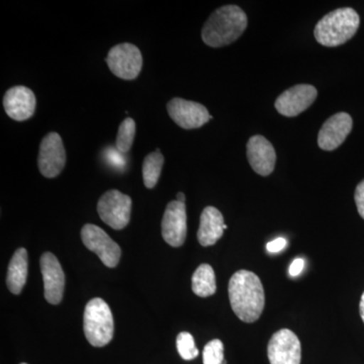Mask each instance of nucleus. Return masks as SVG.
Masks as SVG:
<instances>
[{"mask_svg": "<svg viewBox=\"0 0 364 364\" xmlns=\"http://www.w3.org/2000/svg\"><path fill=\"white\" fill-rule=\"evenodd\" d=\"M318 97L315 86L298 85L289 88L277 97L274 107L282 116L294 117L305 112Z\"/></svg>", "mask_w": 364, "mask_h": 364, "instance_id": "12", "label": "nucleus"}, {"mask_svg": "<svg viewBox=\"0 0 364 364\" xmlns=\"http://www.w3.org/2000/svg\"><path fill=\"white\" fill-rule=\"evenodd\" d=\"M166 107L172 121L186 130L202 128L213 119L205 105L183 98H172Z\"/></svg>", "mask_w": 364, "mask_h": 364, "instance_id": "9", "label": "nucleus"}, {"mask_svg": "<svg viewBox=\"0 0 364 364\" xmlns=\"http://www.w3.org/2000/svg\"><path fill=\"white\" fill-rule=\"evenodd\" d=\"M86 339L92 346L104 347L114 337V318L109 305L100 298L88 301L83 316Z\"/></svg>", "mask_w": 364, "mask_h": 364, "instance_id": "4", "label": "nucleus"}, {"mask_svg": "<svg viewBox=\"0 0 364 364\" xmlns=\"http://www.w3.org/2000/svg\"><path fill=\"white\" fill-rule=\"evenodd\" d=\"M222 364H227V361L226 360L223 361Z\"/></svg>", "mask_w": 364, "mask_h": 364, "instance_id": "30", "label": "nucleus"}, {"mask_svg": "<svg viewBox=\"0 0 364 364\" xmlns=\"http://www.w3.org/2000/svg\"><path fill=\"white\" fill-rule=\"evenodd\" d=\"M304 267H305V260L303 258H296L289 267V275L293 277H298L303 272Z\"/></svg>", "mask_w": 364, "mask_h": 364, "instance_id": "26", "label": "nucleus"}, {"mask_svg": "<svg viewBox=\"0 0 364 364\" xmlns=\"http://www.w3.org/2000/svg\"><path fill=\"white\" fill-rule=\"evenodd\" d=\"M162 236L172 247H181L188 234V215L186 203L172 200L167 205L162 219Z\"/></svg>", "mask_w": 364, "mask_h": 364, "instance_id": "11", "label": "nucleus"}, {"mask_svg": "<svg viewBox=\"0 0 364 364\" xmlns=\"http://www.w3.org/2000/svg\"><path fill=\"white\" fill-rule=\"evenodd\" d=\"M40 265L44 280L45 299L51 305H58L63 299L65 289V274L61 264L54 254L46 252L41 257Z\"/></svg>", "mask_w": 364, "mask_h": 364, "instance_id": "13", "label": "nucleus"}, {"mask_svg": "<svg viewBox=\"0 0 364 364\" xmlns=\"http://www.w3.org/2000/svg\"><path fill=\"white\" fill-rule=\"evenodd\" d=\"M163 165H164V156L160 152V149H156L155 152L150 153L145 157L142 172L146 188H155L161 176Z\"/></svg>", "mask_w": 364, "mask_h": 364, "instance_id": "20", "label": "nucleus"}, {"mask_svg": "<svg viewBox=\"0 0 364 364\" xmlns=\"http://www.w3.org/2000/svg\"><path fill=\"white\" fill-rule=\"evenodd\" d=\"M224 229H225V230H227V229H228V226H227V225H226V224H225Z\"/></svg>", "mask_w": 364, "mask_h": 364, "instance_id": "29", "label": "nucleus"}, {"mask_svg": "<svg viewBox=\"0 0 364 364\" xmlns=\"http://www.w3.org/2000/svg\"><path fill=\"white\" fill-rule=\"evenodd\" d=\"M100 219L114 230H123L131 219L132 198L117 189L107 191L97 203Z\"/></svg>", "mask_w": 364, "mask_h": 364, "instance_id": "6", "label": "nucleus"}, {"mask_svg": "<svg viewBox=\"0 0 364 364\" xmlns=\"http://www.w3.org/2000/svg\"><path fill=\"white\" fill-rule=\"evenodd\" d=\"M267 355L270 364H301V346L298 336L289 329L275 332L268 343Z\"/></svg>", "mask_w": 364, "mask_h": 364, "instance_id": "10", "label": "nucleus"}, {"mask_svg": "<svg viewBox=\"0 0 364 364\" xmlns=\"http://www.w3.org/2000/svg\"><path fill=\"white\" fill-rule=\"evenodd\" d=\"M229 299L235 315L245 323H254L264 310L265 294L259 277L252 272L239 270L229 282Z\"/></svg>", "mask_w": 364, "mask_h": 364, "instance_id": "1", "label": "nucleus"}, {"mask_svg": "<svg viewBox=\"0 0 364 364\" xmlns=\"http://www.w3.org/2000/svg\"><path fill=\"white\" fill-rule=\"evenodd\" d=\"M247 25V16L243 9L233 4L224 6L210 14L205 21L202 39L208 47H225L238 40Z\"/></svg>", "mask_w": 364, "mask_h": 364, "instance_id": "2", "label": "nucleus"}, {"mask_svg": "<svg viewBox=\"0 0 364 364\" xmlns=\"http://www.w3.org/2000/svg\"><path fill=\"white\" fill-rule=\"evenodd\" d=\"M287 242L284 238H277L275 240L268 242L267 249L268 252L277 253L287 247Z\"/></svg>", "mask_w": 364, "mask_h": 364, "instance_id": "25", "label": "nucleus"}, {"mask_svg": "<svg viewBox=\"0 0 364 364\" xmlns=\"http://www.w3.org/2000/svg\"><path fill=\"white\" fill-rule=\"evenodd\" d=\"M203 364H222L224 359V344L220 339L208 342L203 349Z\"/></svg>", "mask_w": 364, "mask_h": 364, "instance_id": "23", "label": "nucleus"}, {"mask_svg": "<svg viewBox=\"0 0 364 364\" xmlns=\"http://www.w3.org/2000/svg\"><path fill=\"white\" fill-rule=\"evenodd\" d=\"M4 107L7 116L14 121L23 122L31 119L36 112L37 100L35 93L26 86H14L6 91Z\"/></svg>", "mask_w": 364, "mask_h": 364, "instance_id": "15", "label": "nucleus"}, {"mask_svg": "<svg viewBox=\"0 0 364 364\" xmlns=\"http://www.w3.org/2000/svg\"><path fill=\"white\" fill-rule=\"evenodd\" d=\"M176 348L179 355L184 360H193L198 358V349L196 347L195 339L188 332L179 333L176 338Z\"/></svg>", "mask_w": 364, "mask_h": 364, "instance_id": "22", "label": "nucleus"}, {"mask_svg": "<svg viewBox=\"0 0 364 364\" xmlns=\"http://www.w3.org/2000/svg\"><path fill=\"white\" fill-rule=\"evenodd\" d=\"M191 287L196 296L200 298L212 296L217 291L214 269L210 264L200 265L191 279Z\"/></svg>", "mask_w": 364, "mask_h": 364, "instance_id": "19", "label": "nucleus"}, {"mask_svg": "<svg viewBox=\"0 0 364 364\" xmlns=\"http://www.w3.org/2000/svg\"><path fill=\"white\" fill-rule=\"evenodd\" d=\"M354 198H355L356 207H358L359 215L364 220V179L356 188Z\"/></svg>", "mask_w": 364, "mask_h": 364, "instance_id": "24", "label": "nucleus"}, {"mask_svg": "<svg viewBox=\"0 0 364 364\" xmlns=\"http://www.w3.org/2000/svg\"><path fill=\"white\" fill-rule=\"evenodd\" d=\"M21 364H26V363H21Z\"/></svg>", "mask_w": 364, "mask_h": 364, "instance_id": "31", "label": "nucleus"}, {"mask_svg": "<svg viewBox=\"0 0 364 364\" xmlns=\"http://www.w3.org/2000/svg\"><path fill=\"white\" fill-rule=\"evenodd\" d=\"M177 202L184 203H186V196H184L183 193H178L176 196Z\"/></svg>", "mask_w": 364, "mask_h": 364, "instance_id": "28", "label": "nucleus"}, {"mask_svg": "<svg viewBox=\"0 0 364 364\" xmlns=\"http://www.w3.org/2000/svg\"><path fill=\"white\" fill-rule=\"evenodd\" d=\"M359 310H360V317L363 318L364 323V293L361 296L360 305H359Z\"/></svg>", "mask_w": 364, "mask_h": 364, "instance_id": "27", "label": "nucleus"}, {"mask_svg": "<svg viewBox=\"0 0 364 364\" xmlns=\"http://www.w3.org/2000/svg\"><path fill=\"white\" fill-rule=\"evenodd\" d=\"M247 158L251 167L261 176H268L274 170L277 153L272 143L263 136H251L247 143Z\"/></svg>", "mask_w": 364, "mask_h": 364, "instance_id": "16", "label": "nucleus"}, {"mask_svg": "<svg viewBox=\"0 0 364 364\" xmlns=\"http://www.w3.org/2000/svg\"><path fill=\"white\" fill-rule=\"evenodd\" d=\"M66 164V151L58 133L51 132L43 138L40 145L38 166L43 176L54 178L63 171Z\"/></svg>", "mask_w": 364, "mask_h": 364, "instance_id": "8", "label": "nucleus"}, {"mask_svg": "<svg viewBox=\"0 0 364 364\" xmlns=\"http://www.w3.org/2000/svg\"><path fill=\"white\" fill-rule=\"evenodd\" d=\"M28 252L25 248L18 249L14 252L7 269L6 284L11 293H21L28 279Z\"/></svg>", "mask_w": 364, "mask_h": 364, "instance_id": "18", "label": "nucleus"}, {"mask_svg": "<svg viewBox=\"0 0 364 364\" xmlns=\"http://www.w3.org/2000/svg\"><path fill=\"white\" fill-rule=\"evenodd\" d=\"M352 126V117L347 112H338L330 117L318 132V147L324 151L337 149L350 134Z\"/></svg>", "mask_w": 364, "mask_h": 364, "instance_id": "14", "label": "nucleus"}, {"mask_svg": "<svg viewBox=\"0 0 364 364\" xmlns=\"http://www.w3.org/2000/svg\"><path fill=\"white\" fill-rule=\"evenodd\" d=\"M81 239L88 250L97 254L105 267H116L121 259V248L102 228L86 224L81 230Z\"/></svg>", "mask_w": 364, "mask_h": 364, "instance_id": "7", "label": "nucleus"}, {"mask_svg": "<svg viewBox=\"0 0 364 364\" xmlns=\"http://www.w3.org/2000/svg\"><path fill=\"white\" fill-rule=\"evenodd\" d=\"M224 217L215 207H207L200 215L198 240L203 247L215 245L224 234Z\"/></svg>", "mask_w": 364, "mask_h": 364, "instance_id": "17", "label": "nucleus"}, {"mask_svg": "<svg viewBox=\"0 0 364 364\" xmlns=\"http://www.w3.org/2000/svg\"><path fill=\"white\" fill-rule=\"evenodd\" d=\"M359 23L358 14L351 7L335 9L318 21L314 35L318 44L338 47L352 39L358 32Z\"/></svg>", "mask_w": 364, "mask_h": 364, "instance_id": "3", "label": "nucleus"}, {"mask_svg": "<svg viewBox=\"0 0 364 364\" xmlns=\"http://www.w3.org/2000/svg\"><path fill=\"white\" fill-rule=\"evenodd\" d=\"M105 61L112 74L124 80H134L142 70V53L136 46L130 43L112 47Z\"/></svg>", "mask_w": 364, "mask_h": 364, "instance_id": "5", "label": "nucleus"}, {"mask_svg": "<svg viewBox=\"0 0 364 364\" xmlns=\"http://www.w3.org/2000/svg\"><path fill=\"white\" fill-rule=\"evenodd\" d=\"M136 123L132 117H127L119 124L117 136V149L126 154L131 150L135 140Z\"/></svg>", "mask_w": 364, "mask_h": 364, "instance_id": "21", "label": "nucleus"}]
</instances>
